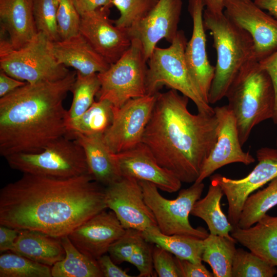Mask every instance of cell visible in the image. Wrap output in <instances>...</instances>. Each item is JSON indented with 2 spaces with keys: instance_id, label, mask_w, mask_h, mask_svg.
I'll return each mask as SVG.
<instances>
[{
  "instance_id": "21",
  "label": "cell",
  "mask_w": 277,
  "mask_h": 277,
  "mask_svg": "<svg viewBox=\"0 0 277 277\" xmlns=\"http://www.w3.org/2000/svg\"><path fill=\"white\" fill-rule=\"evenodd\" d=\"M52 45L59 63L72 67L82 74L101 73L110 66L80 33L68 38L52 42Z\"/></svg>"
},
{
  "instance_id": "24",
  "label": "cell",
  "mask_w": 277,
  "mask_h": 277,
  "mask_svg": "<svg viewBox=\"0 0 277 277\" xmlns=\"http://www.w3.org/2000/svg\"><path fill=\"white\" fill-rule=\"evenodd\" d=\"M103 135H70L82 147L85 154L89 173L93 179L105 187L120 180V174L113 153L105 143Z\"/></svg>"
},
{
  "instance_id": "27",
  "label": "cell",
  "mask_w": 277,
  "mask_h": 277,
  "mask_svg": "<svg viewBox=\"0 0 277 277\" xmlns=\"http://www.w3.org/2000/svg\"><path fill=\"white\" fill-rule=\"evenodd\" d=\"M144 238L151 244L157 245L175 257L192 262H202L203 240L185 235H166L157 226L142 231Z\"/></svg>"
},
{
  "instance_id": "3",
  "label": "cell",
  "mask_w": 277,
  "mask_h": 277,
  "mask_svg": "<svg viewBox=\"0 0 277 277\" xmlns=\"http://www.w3.org/2000/svg\"><path fill=\"white\" fill-rule=\"evenodd\" d=\"M76 71L55 81L28 83L0 98V154L37 153L68 135L63 101Z\"/></svg>"
},
{
  "instance_id": "10",
  "label": "cell",
  "mask_w": 277,
  "mask_h": 277,
  "mask_svg": "<svg viewBox=\"0 0 277 277\" xmlns=\"http://www.w3.org/2000/svg\"><path fill=\"white\" fill-rule=\"evenodd\" d=\"M138 182L145 201L162 233L166 235H185L203 240L209 235L204 228L193 227L189 220L194 203L202 194L205 186L203 182H194L190 187L180 190L174 200L163 197L155 185L146 181Z\"/></svg>"
},
{
  "instance_id": "5",
  "label": "cell",
  "mask_w": 277,
  "mask_h": 277,
  "mask_svg": "<svg viewBox=\"0 0 277 277\" xmlns=\"http://www.w3.org/2000/svg\"><path fill=\"white\" fill-rule=\"evenodd\" d=\"M233 112L243 146L257 125L272 118L275 94L268 73L256 60L250 62L239 72L226 96Z\"/></svg>"
},
{
  "instance_id": "31",
  "label": "cell",
  "mask_w": 277,
  "mask_h": 277,
  "mask_svg": "<svg viewBox=\"0 0 277 277\" xmlns=\"http://www.w3.org/2000/svg\"><path fill=\"white\" fill-rule=\"evenodd\" d=\"M276 205L277 177L266 188L248 196L244 203L237 226L246 228L253 225Z\"/></svg>"
},
{
  "instance_id": "40",
  "label": "cell",
  "mask_w": 277,
  "mask_h": 277,
  "mask_svg": "<svg viewBox=\"0 0 277 277\" xmlns=\"http://www.w3.org/2000/svg\"><path fill=\"white\" fill-rule=\"evenodd\" d=\"M153 266L160 277H181L175 257L162 247L156 245L152 251Z\"/></svg>"
},
{
  "instance_id": "42",
  "label": "cell",
  "mask_w": 277,
  "mask_h": 277,
  "mask_svg": "<svg viewBox=\"0 0 277 277\" xmlns=\"http://www.w3.org/2000/svg\"><path fill=\"white\" fill-rule=\"evenodd\" d=\"M259 62L272 82L275 94V107L272 120L277 125V49Z\"/></svg>"
},
{
  "instance_id": "32",
  "label": "cell",
  "mask_w": 277,
  "mask_h": 277,
  "mask_svg": "<svg viewBox=\"0 0 277 277\" xmlns=\"http://www.w3.org/2000/svg\"><path fill=\"white\" fill-rule=\"evenodd\" d=\"M101 87L97 73L84 75L76 72L75 80L70 91L73 100L67 112V119L80 116L85 112L95 102Z\"/></svg>"
},
{
  "instance_id": "2",
  "label": "cell",
  "mask_w": 277,
  "mask_h": 277,
  "mask_svg": "<svg viewBox=\"0 0 277 277\" xmlns=\"http://www.w3.org/2000/svg\"><path fill=\"white\" fill-rule=\"evenodd\" d=\"M189 98L171 89L157 92L142 143L157 163L181 182L194 183L217 138L215 115L191 113Z\"/></svg>"
},
{
  "instance_id": "34",
  "label": "cell",
  "mask_w": 277,
  "mask_h": 277,
  "mask_svg": "<svg viewBox=\"0 0 277 277\" xmlns=\"http://www.w3.org/2000/svg\"><path fill=\"white\" fill-rule=\"evenodd\" d=\"M232 277H272L277 273L275 266L251 252L236 249L232 266Z\"/></svg>"
},
{
  "instance_id": "17",
  "label": "cell",
  "mask_w": 277,
  "mask_h": 277,
  "mask_svg": "<svg viewBox=\"0 0 277 277\" xmlns=\"http://www.w3.org/2000/svg\"><path fill=\"white\" fill-rule=\"evenodd\" d=\"M182 5V0H159L145 18L127 29L132 39L141 42L147 61L160 41L164 38L171 44L175 37Z\"/></svg>"
},
{
  "instance_id": "16",
  "label": "cell",
  "mask_w": 277,
  "mask_h": 277,
  "mask_svg": "<svg viewBox=\"0 0 277 277\" xmlns=\"http://www.w3.org/2000/svg\"><path fill=\"white\" fill-rule=\"evenodd\" d=\"M217 120L216 142L201 169L195 183L202 182L219 168L234 163L246 165L255 162L249 152L242 149L234 115L227 105L214 108Z\"/></svg>"
},
{
  "instance_id": "35",
  "label": "cell",
  "mask_w": 277,
  "mask_h": 277,
  "mask_svg": "<svg viewBox=\"0 0 277 277\" xmlns=\"http://www.w3.org/2000/svg\"><path fill=\"white\" fill-rule=\"evenodd\" d=\"M58 0H33V13L38 32L52 42L61 40L57 22Z\"/></svg>"
},
{
  "instance_id": "46",
  "label": "cell",
  "mask_w": 277,
  "mask_h": 277,
  "mask_svg": "<svg viewBox=\"0 0 277 277\" xmlns=\"http://www.w3.org/2000/svg\"><path fill=\"white\" fill-rule=\"evenodd\" d=\"M27 82L17 80L1 70L0 97H2L16 89L25 85Z\"/></svg>"
},
{
  "instance_id": "48",
  "label": "cell",
  "mask_w": 277,
  "mask_h": 277,
  "mask_svg": "<svg viewBox=\"0 0 277 277\" xmlns=\"http://www.w3.org/2000/svg\"><path fill=\"white\" fill-rule=\"evenodd\" d=\"M226 0H202L208 10L215 13L224 12V3Z\"/></svg>"
},
{
  "instance_id": "25",
  "label": "cell",
  "mask_w": 277,
  "mask_h": 277,
  "mask_svg": "<svg viewBox=\"0 0 277 277\" xmlns=\"http://www.w3.org/2000/svg\"><path fill=\"white\" fill-rule=\"evenodd\" d=\"M19 230L10 252L50 267L65 258V251L61 239L37 231Z\"/></svg>"
},
{
  "instance_id": "11",
  "label": "cell",
  "mask_w": 277,
  "mask_h": 277,
  "mask_svg": "<svg viewBox=\"0 0 277 277\" xmlns=\"http://www.w3.org/2000/svg\"><path fill=\"white\" fill-rule=\"evenodd\" d=\"M157 93L131 99L120 108H113L112 122L103 135L105 143L113 153L129 150L142 143Z\"/></svg>"
},
{
  "instance_id": "22",
  "label": "cell",
  "mask_w": 277,
  "mask_h": 277,
  "mask_svg": "<svg viewBox=\"0 0 277 277\" xmlns=\"http://www.w3.org/2000/svg\"><path fill=\"white\" fill-rule=\"evenodd\" d=\"M1 32L7 33L15 49L29 42L38 33L33 13V0H0Z\"/></svg>"
},
{
  "instance_id": "37",
  "label": "cell",
  "mask_w": 277,
  "mask_h": 277,
  "mask_svg": "<svg viewBox=\"0 0 277 277\" xmlns=\"http://www.w3.org/2000/svg\"><path fill=\"white\" fill-rule=\"evenodd\" d=\"M57 22L61 39L74 36L80 32L81 15L73 0H58Z\"/></svg>"
},
{
  "instance_id": "28",
  "label": "cell",
  "mask_w": 277,
  "mask_h": 277,
  "mask_svg": "<svg viewBox=\"0 0 277 277\" xmlns=\"http://www.w3.org/2000/svg\"><path fill=\"white\" fill-rule=\"evenodd\" d=\"M112 104L107 100H97L83 114L67 119L68 135L80 133L85 135H103L113 118Z\"/></svg>"
},
{
  "instance_id": "14",
  "label": "cell",
  "mask_w": 277,
  "mask_h": 277,
  "mask_svg": "<svg viewBox=\"0 0 277 277\" xmlns=\"http://www.w3.org/2000/svg\"><path fill=\"white\" fill-rule=\"evenodd\" d=\"M224 13L251 36L259 62L277 49V19L252 0H226Z\"/></svg>"
},
{
  "instance_id": "13",
  "label": "cell",
  "mask_w": 277,
  "mask_h": 277,
  "mask_svg": "<svg viewBox=\"0 0 277 277\" xmlns=\"http://www.w3.org/2000/svg\"><path fill=\"white\" fill-rule=\"evenodd\" d=\"M105 199L107 208L115 213L125 229L142 232L157 226L138 181L122 177L105 187Z\"/></svg>"
},
{
  "instance_id": "20",
  "label": "cell",
  "mask_w": 277,
  "mask_h": 277,
  "mask_svg": "<svg viewBox=\"0 0 277 277\" xmlns=\"http://www.w3.org/2000/svg\"><path fill=\"white\" fill-rule=\"evenodd\" d=\"M115 157L122 177L148 182L168 193L176 192L181 187V181L161 166L143 143L129 150L115 153Z\"/></svg>"
},
{
  "instance_id": "12",
  "label": "cell",
  "mask_w": 277,
  "mask_h": 277,
  "mask_svg": "<svg viewBox=\"0 0 277 277\" xmlns=\"http://www.w3.org/2000/svg\"><path fill=\"white\" fill-rule=\"evenodd\" d=\"M258 164L245 177L232 179L216 174L211 180L217 183L226 195L228 219L237 226L244 203L249 195L277 177V149L263 147L256 152Z\"/></svg>"
},
{
  "instance_id": "36",
  "label": "cell",
  "mask_w": 277,
  "mask_h": 277,
  "mask_svg": "<svg viewBox=\"0 0 277 277\" xmlns=\"http://www.w3.org/2000/svg\"><path fill=\"white\" fill-rule=\"evenodd\" d=\"M159 0H112L119 11V17L113 20L118 27L129 29L145 18L153 9Z\"/></svg>"
},
{
  "instance_id": "6",
  "label": "cell",
  "mask_w": 277,
  "mask_h": 277,
  "mask_svg": "<svg viewBox=\"0 0 277 277\" xmlns=\"http://www.w3.org/2000/svg\"><path fill=\"white\" fill-rule=\"evenodd\" d=\"M187 43L184 32L179 30L168 47H156L147 61V94L166 85L192 101L198 112L214 115V108L203 97L188 71L184 56Z\"/></svg>"
},
{
  "instance_id": "15",
  "label": "cell",
  "mask_w": 277,
  "mask_h": 277,
  "mask_svg": "<svg viewBox=\"0 0 277 277\" xmlns=\"http://www.w3.org/2000/svg\"><path fill=\"white\" fill-rule=\"evenodd\" d=\"M111 7H102L81 15L79 32L110 65L126 52L132 42L128 30L116 26L110 19Z\"/></svg>"
},
{
  "instance_id": "4",
  "label": "cell",
  "mask_w": 277,
  "mask_h": 277,
  "mask_svg": "<svg viewBox=\"0 0 277 277\" xmlns=\"http://www.w3.org/2000/svg\"><path fill=\"white\" fill-rule=\"evenodd\" d=\"M203 23L205 30H209L212 36L217 56L208 96V103L212 104L226 96L242 69L256 60L250 35L229 19L224 12L215 13L205 9Z\"/></svg>"
},
{
  "instance_id": "26",
  "label": "cell",
  "mask_w": 277,
  "mask_h": 277,
  "mask_svg": "<svg viewBox=\"0 0 277 277\" xmlns=\"http://www.w3.org/2000/svg\"><path fill=\"white\" fill-rule=\"evenodd\" d=\"M224 195L221 187L211 180L206 195L194 203L190 214L202 219L210 234L235 240L230 235L233 226L221 208V200Z\"/></svg>"
},
{
  "instance_id": "30",
  "label": "cell",
  "mask_w": 277,
  "mask_h": 277,
  "mask_svg": "<svg viewBox=\"0 0 277 277\" xmlns=\"http://www.w3.org/2000/svg\"><path fill=\"white\" fill-rule=\"evenodd\" d=\"M235 240L210 234L203 240L202 260L211 267L214 277H232Z\"/></svg>"
},
{
  "instance_id": "47",
  "label": "cell",
  "mask_w": 277,
  "mask_h": 277,
  "mask_svg": "<svg viewBox=\"0 0 277 277\" xmlns=\"http://www.w3.org/2000/svg\"><path fill=\"white\" fill-rule=\"evenodd\" d=\"M254 3L263 10H267L277 19V0H254Z\"/></svg>"
},
{
  "instance_id": "7",
  "label": "cell",
  "mask_w": 277,
  "mask_h": 277,
  "mask_svg": "<svg viewBox=\"0 0 277 277\" xmlns=\"http://www.w3.org/2000/svg\"><path fill=\"white\" fill-rule=\"evenodd\" d=\"M0 68L9 75L31 84L57 81L70 72L58 62L52 42L41 32L17 49L12 48L8 38H1Z\"/></svg>"
},
{
  "instance_id": "29",
  "label": "cell",
  "mask_w": 277,
  "mask_h": 277,
  "mask_svg": "<svg viewBox=\"0 0 277 277\" xmlns=\"http://www.w3.org/2000/svg\"><path fill=\"white\" fill-rule=\"evenodd\" d=\"M65 258L51 267L53 277H103L96 260L81 252L68 236L61 238Z\"/></svg>"
},
{
  "instance_id": "45",
  "label": "cell",
  "mask_w": 277,
  "mask_h": 277,
  "mask_svg": "<svg viewBox=\"0 0 277 277\" xmlns=\"http://www.w3.org/2000/svg\"><path fill=\"white\" fill-rule=\"evenodd\" d=\"M73 1L81 16L102 7L113 6L112 0H73Z\"/></svg>"
},
{
  "instance_id": "44",
  "label": "cell",
  "mask_w": 277,
  "mask_h": 277,
  "mask_svg": "<svg viewBox=\"0 0 277 277\" xmlns=\"http://www.w3.org/2000/svg\"><path fill=\"white\" fill-rule=\"evenodd\" d=\"M19 230L3 225L0 226V252L11 251L19 234Z\"/></svg>"
},
{
  "instance_id": "8",
  "label": "cell",
  "mask_w": 277,
  "mask_h": 277,
  "mask_svg": "<svg viewBox=\"0 0 277 277\" xmlns=\"http://www.w3.org/2000/svg\"><path fill=\"white\" fill-rule=\"evenodd\" d=\"M9 166L24 174L69 178L89 174L85 154L73 137L66 135L37 153H21L5 157Z\"/></svg>"
},
{
  "instance_id": "9",
  "label": "cell",
  "mask_w": 277,
  "mask_h": 277,
  "mask_svg": "<svg viewBox=\"0 0 277 277\" xmlns=\"http://www.w3.org/2000/svg\"><path fill=\"white\" fill-rule=\"evenodd\" d=\"M148 65L141 42L133 38L130 48L106 71L97 73L101 87L97 100H107L115 109L147 94Z\"/></svg>"
},
{
  "instance_id": "49",
  "label": "cell",
  "mask_w": 277,
  "mask_h": 277,
  "mask_svg": "<svg viewBox=\"0 0 277 277\" xmlns=\"http://www.w3.org/2000/svg\"><path fill=\"white\" fill-rule=\"evenodd\" d=\"M276 146H277V138H276Z\"/></svg>"
},
{
  "instance_id": "38",
  "label": "cell",
  "mask_w": 277,
  "mask_h": 277,
  "mask_svg": "<svg viewBox=\"0 0 277 277\" xmlns=\"http://www.w3.org/2000/svg\"><path fill=\"white\" fill-rule=\"evenodd\" d=\"M142 232L133 229H127L125 233L110 246L108 253L116 264L128 262Z\"/></svg>"
},
{
  "instance_id": "39",
  "label": "cell",
  "mask_w": 277,
  "mask_h": 277,
  "mask_svg": "<svg viewBox=\"0 0 277 277\" xmlns=\"http://www.w3.org/2000/svg\"><path fill=\"white\" fill-rule=\"evenodd\" d=\"M143 236L138 238L129 263L134 265L139 271L138 277L153 276L152 260L153 248Z\"/></svg>"
},
{
  "instance_id": "18",
  "label": "cell",
  "mask_w": 277,
  "mask_h": 277,
  "mask_svg": "<svg viewBox=\"0 0 277 277\" xmlns=\"http://www.w3.org/2000/svg\"><path fill=\"white\" fill-rule=\"evenodd\" d=\"M125 231L115 213L105 210L77 226L68 236L79 251L97 260L108 253Z\"/></svg>"
},
{
  "instance_id": "43",
  "label": "cell",
  "mask_w": 277,
  "mask_h": 277,
  "mask_svg": "<svg viewBox=\"0 0 277 277\" xmlns=\"http://www.w3.org/2000/svg\"><path fill=\"white\" fill-rule=\"evenodd\" d=\"M100 268L105 277H130L125 270L117 266L109 255L105 254L97 260Z\"/></svg>"
},
{
  "instance_id": "19",
  "label": "cell",
  "mask_w": 277,
  "mask_h": 277,
  "mask_svg": "<svg viewBox=\"0 0 277 277\" xmlns=\"http://www.w3.org/2000/svg\"><path fill=\"white\" fill-rule=\"evenodd\" d=\"M204 7L202 0H189L188 10L192 19L193 29L184 56L192 78L203 97L208 103L215 66L211 65L207 54L206 30L203 23Z\"/></svg>"
},
{
  "instance_id": "41",
  "label": "cell",
  "mask_w": 277,
  "mask_h": 277,
  "mask_svg": "<svg viewBox=\"0 0 277 277\" xmlns=\"http://www.w3.org/2000/svg\"><path fill=\"white\" fill-rule=\"evenodd\" d=\"M175 260L181 277H214L202 262H192L176 257Z\"/></svg>"
},
{
  "instance_id": "33",
  "label": "cell",
  "mask_w": 277,
  "mask_h": 277,
  "mask_svg": "<svg viewBox=\"0 0 277 277\" xmlns=\"http://www.w3.org/2000/svg\"><path fill=\"white\" fill-rule=\"evenodd\" d=\"M1 277H51V267L10 252L0 256Z\"/></svg>"
},
{
  "instance_id": "1",
  "label": "cell",
  "mask_w": 277,
  "mask_h": 277,
  "mask_svg": "<svg viewBox=\"0 0 277 277\" xmlns=\"http://www.w3.org/2000/svg\"><path fill=\"white\" fill-rule=\"evenodd\" d=\"M107 209L105 188L89 174L69 178L24 174L0 191V225L56 238Z\"/></svg>"
},
{
  "instance_id": "23",
  "label": "cell",
  "mask_w": 277,
  "mask_h": 277,
  "mask_svg": "<svg viewBox=\"0 0 277 277\" xmlns=\"http://www.w3.org/2000/svg\"><path fill=\"white\" fill-rule=\"evenodd\" d=\"M254 226L242 228L233 227L231 236L250 252L277 266V216L267 214Z\"/></svg>"
}]
</instances>
